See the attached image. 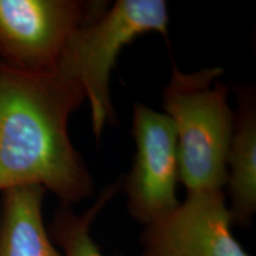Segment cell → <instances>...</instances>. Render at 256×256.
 Listing matches in <instances>:
<instances>
[{"label": "cell", "mask_w": 256, "mask_h": 256, "mask_svg": "<svg viewBox=\"0 0 256 256\" xmlns=\"http://www.w3.org/2000/svg\"><path fill=\"white\" fill-rule=\"evenodd\" d=\"M84 101L58 74L0 60V191L38 185L68 206L92 194V176L68 133L70 115Z\"/></svg>", "instance_id": "1"}, {"label": "cell", "mask_w": 256, "mask_h": 256, "mask_svg": "<svg viewBox=\"0 0 256 256\" xmlns=\"http://www.w3.org/2000/svg\"><path fill=\"white\" fill-rule=\"evenodd\" d=\"M222 68L183 72L174 66L162 96L177 136L179 180L188 192L222 190L235 124L228 88L216 80Z\"/></svg>", "instance_id": "2"}, {"label": "cell", "mask_w": 256, "mask_h": 256, "mask_svg": "<svg viewBox=\"0 0 256 256\" xmlns=\"http://www.w3.org/2000/svg\"><path fill=\"white\" fill-rule=\"evenodd\" d=\"M168 22L164 0H118L70 38L55 72L83 92L90 106L96 139L114 120L110 84L120 52L142 34L158 32L166 36Z\"/></svg>", "instance_id": "3"}, {"label": "cell", "mask_w": 256, "mask_h": 256, "mask_svg": "<svg viewBox=\"0 0 256 256\" xmlns=\"http://www.w3.org/2000/svg\"><path fill=\"white\" fill-rule=\"evenodd\" d=\"M107 8L106 2L0 0V60L24 72H55L72 34Z\"/></svg>", "instance_id": "4"}, {"label": "cell", "mask_w": 256, "mask_h": 256, "mask_svg": "<svg viewBox=\"0 0 256 256\" xmlns=\"http://www.w3.org/2000/svg\"><path fill=\"white\" fill-rule=\"evenodd\" d=\"M132 170L121 182L130 216L140 223L154 222L179 204V158L174 124L165 113L134 104Z\"/></svg>", "instance_id": "5"}, {"label": "cell", "mask_w": 256, "mask_h": 256, "mask_svg": "<svg viewBox=\"0 0 256 256\" xmlns=\"http://www.w3.org/2000/svg\"><path fill=\"white\" fill-rule=\"evenodd\" d=\"M234 220L222 190L188 192L142 236V256H249L232 235Z\"/></svg>", "instance_id": "6"}, {"label": "cell", "mask_w": 256, "mask_h": 256, "mask_svg": "<svg viewBox=\"0 0 256 256\" xmlns=\"http://www.w3.org/2000/svg\"><path fill=\"white\" fill-rule=\"evenodd\" d=\"M238 108L226 156V184L234 224L246 226L256 211V98L250 87L238 89Z\"/></svg>", "instance_id": "7"}, {"label": "cell", "mask_w": 256, "mask_h": 256, "mask_svg": "<svg viewBox=\"0 0 256 256\" xmlns=\"http://www.w3.org/2000/svg\"><path fill=\"white\" fill-rule=\"evenodd\" d=\"M46 188L25 185L2 192L0 256H64L43 220Z\"/></svg>", "instance_id": "8"}, {"label": "cell", "mask_w": 256, "mask_h": 256, "mask_svg": "<svg viewBox=\"0 0 256 256\" xmlns=\"http://www.w3.org/2000/svg\"><path fill=\"white\" fill-rule=\"evenodd\" d=\"M120 185L121 182L106 188L95 203L82 214L75 212L68 206H62L56 211L49 232L64 256H104L92 238V226Z\"/></svg>", "instance_id": "9"}]
</instances>
